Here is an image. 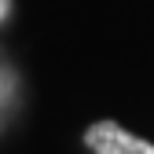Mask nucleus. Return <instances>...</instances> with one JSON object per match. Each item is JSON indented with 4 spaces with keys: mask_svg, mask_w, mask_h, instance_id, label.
<instances>
[{
    "mask_svg": "<svg viewBox=\"0 0 154 154\" xmlns=\"http://www.w3.org/2000/svg\"><path fill=\"white\" fill-rule=\"evenodd\" d=\"M0 77H4V70H0Z\"/></svg>",
    "mask_w": 154,
    "mask_h": 154,
    "instance_id": "7ed1b4c3",
    "label": "nucleus"
},
{
    "mask_svg": "<svg viewBox=\"0 0 154 154\" xmlns=\"http://www.w3.org/2000/svg\"><path fill=\"white\" fill-rule=\"evenodd\" d=\"M85 147L92 154H154V143L150 140H140L132 136L125 125H118L114 118H103V121H92L85 128Z\"/></svg>",
    "mask_w": 154,
    "mask_h": 154,
    "instance_id": "f257e3e1",
    "label": "nucleus"
},
{
    "mask_svg": "<svg viewBox=\"0 0 154 154\" xmlns=\"http://www.w3.org/2000/svg\"><path fill=\"white\" fill-rule=\"evenodd\" d=\"M8 15V0H0V18H4Z\"/></svg>",
    "mask_w": 154,
    "mask_h": 154,
    "instance_id": "f03ea898",
    "label": "nucleus"
}]
</instances>
